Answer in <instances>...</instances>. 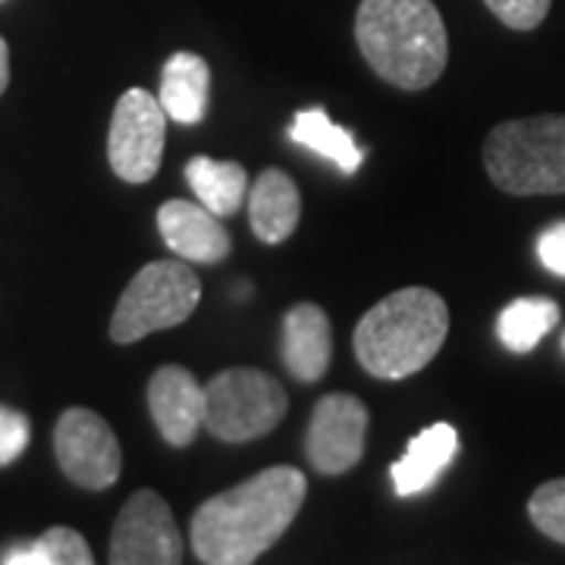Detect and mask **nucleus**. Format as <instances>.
Segmentation results:
<instances>
[{
  "label": "nucleus",
  "instance_id": "17",
  "mask_svg": "<svg viewBox=\"0 0 565 565\" xmlns=\"http://www.w3.org/2000/svg\"><path fill=\"white\" fill-rule=\"evenodd\" d=\"M185 182L195 192V199L221 221L233 217L248 195V173L243 163L214 161L207 154H199L185 163Z\"/></svg>",
  "mask_w": 565,
  "mask_h": 565
},
{
  "label": "nucleus",
  "instance_id": "20",
  "mask_svg": "<svg viewBox=\"0 0 565 565\" xmlns=\"http://www.w3.org/2000/svg\"><path fill=\"white\" fill-rule=\"evenodd\" d=\"M527 515L541 534L556 544H565V478L537 487L527 503Z\"/></svg>",
  "mask_w": 565,
  "mask_h": 565
},
{
  "label": "nucleus",
  "instance_id": "13",
  "mask_svg": "<svg viewBox=\"0 0 565 565\" xmlns=\"http://www.w3.org/2000/svg\"><path fill=\"white\" fill-rule=\"evenodd\" d=\"M333 355V330L323 308L311 302L296 305L282 318V362L302 384L321 381Z\"/></svg>",
  "mask_w": 565,
  "mask_h": 565
},
{
  "label": "nucleus",
  "instance_id": "10",
  "mask_svg": "<svg viewBox=\"0 0 565 565\" xmlns=\"http://www.w3.org/2000/svg\"><path fill=\"white\" fill-rule=\"evenodd\" d=\"M367 408L349 393H330L315 405L308 424V459L321 475H343L362 462Z\"/></svg>",
  "mask_w": 565,
  "mask_h": 565
},
{
  "label": "nucleus",
  "instance_id": "5",
  "mask_svg": "<svg viewBox=\"0 0 565 565\" xmlns=\"http://www.w3.org/2000/svg\"><path fill=\"white\" fill-rule=\"evenodd\" d=\"M202 302V282L182 258H167L141 267L126 286L110 318V340L139 343L148 333L180 327Z\"/></svg>",
  "mask_w": 565,
  "mask_h": 565
},
{
  "label": "nucleus",
  "instance_id": "9",
  "mask_svg": "<svg viewBox=\"0 0 565 565\" xmlns=\"http://www.w3.org/2000/svg\"><path fill=\"white\" fill-rule=\"evenodd\" d=\"M110 565H182V537L154 490L129 497L110 534Z\"/></svg>",
  "mask_w": 565,
  "mask_h": 565
},
{
  "label": "nucleus",
  "instance_id": "1",
  "mask_svg": "<svg viewBox=\"0 0 565 565\" xmlns=\"http://www.w3.org/2000/svg\"><path fill=\"white\" fill-rule=\"evenodd\" d=\"M305 475L264 468L245 484L211 497L192 515V550L204 565H252L286 534L305 503Z\"/></svg>",
  "mask_w": 565,
  "mask_h": 565
},
{
  "label": "nucleus",
  "instance_id": "25",
  "mask_svg": "<svg viewBox=\"0 0 565 565\" xmlns=\"http://www.w3.org/2000/svg\"><path fill=\"white\" fill-rule=\"evenodd\" d=\"M3 565H47V553H44L41 541L20 544V546H13V550H7Z\"/></svg>",
  "mask_w": 565,
  "mask_h": 565
},
{
  "label": "nucleus",
  "instance_id": "23",
  "mask_svg": "<svg viewBox=\"0 0 565 565\" xmlns=\"http://www.w3.org/2000/svg\"><path fill=\"white\" fill-rule=\"evenodd\" d=\"M29 437H32L29 418L17 408L0 405V465L17 462L29 446Z\"/></svg>",
  "mask_w": 565,
  "mask_h": 565
},
{
  "label": "nucleus",
  "instance_id": "2",
  "mask_svg": "<svg viewBox=\"0 0 565 565\" xmlns=\"http://www.w3.org/2000/svg\"><path fill=\"white\" fill-rule=\"evenodd\" d=\"M355 41L367 66L403 92H422L444 76L449 39L430 0H362Z\"/></svg>",
  "mask_w": 565,
  "mask_h": 565
},
{
  "label": "nucleus",
  "instance_id": "19",
  "mask_svg": "<svg viewBox=\"0 0 565 565\" xmlns=\"http://www.w3.org/2000/svg\"><path fill=\"white\" fill-rule=\"evenodd\" d=\"M556 323H559V305L546 296H525V299L505 305L500 321H497V333L509 352L525 355Z\"/></svg>",
  "mask_w": 565,
  "mask_h": 565
},
{
  "label": "nucleus",
  "instance_id": "11",
  "mask_svg": "<svg viewBox=\"0 0 565 565\" xmlns=\"http://www.w3.org/2000/svg\"><path fill=\"white\" fill-rule=\"evenodd\" d=\"M148 408L170 446H189L204 427V386L180 364H163L148 384Z\"/></svg>",
  "mask_w": 565,
  "mask_h": 565
},
{
  "label": "nucleus",
  "instance_id": "16",
  "mask_svg": "<svg viewBox=\"0 0 565 565\" xmlns=\"http://www.w3.org/2000/svg\"><path fill=\"white\" fill-rule=\"evenodd\" d=\"M207 95H211V70L199 54L180 51L163 63L161 73V102L167 120L195 126L207 114Z\"/></svg>",
  "mask_w": 565,
  "mask_h": 565
},
{
  "label": "nucleus",
  "instance_id": "26",
  "mask_svg": "<svg viewBox=\"0 0 565 565\" xmlns=\"http://www.w3.org/2000/svg\"><path fill=\"white\" fill-rule=\"evenodd\" d=\"M7 85H10V47L0 39V95L7 92Z\"/></svg>",
  "mask_w": 565,
  "mask_h": 565
},
{
  "label": "nucleus",
  "instance_id": "7",
  "mask_svg": "<svg viewBox=\"0 0 565 565\" xmlns=\"http://www.w3.org/2000/svg\"><path fill=\"white\" fill-rule=\"evenodd\" d=\"M163 141H167V114L161 102L145 92L129 88L114 107L107 161L122 182H151L161 170Z\"/></svg>",
  "mask_w": 565,
  "mask_h": 565
},
{
  "label": "nucleus",
  "instance_id": "3",
  "mask_svg": "<svg viewBox=\"0 0 565 565\" xmlns=\"http://www.w3.org/2000/svg\"><path fill=\"white\" fill-rule=\"evenodd\" d=\"M449 333V308L424 286L386 296L355 327V355L371 377L403 381L437 359Z\"/></svg>",
  "mask_w": 565,
  "mask_h": 565
},
{
  "label": "nucleus",
  "instance_id": "14",
  "mask_svg": "<svg viewBox=\"0 0 565 565\" xmlns=\"http://www.w3.org/2000/svg\"><path fill=\"white\" fill-rule=\"evenodd\" d=\"M248 217L255 236L267 245L286 243L302 217V195L299 185L282 170H264L248 192Z\"/></svg>",
  "mask_w": 565,
  "mask_h": 565
},
{
  "label": "nucleus",
  "instance_id": "24",
  "mask_svg": "<svg viewBox=\"0 0 565 565\" xmlns=\"http://www.w3.org/2000/svg\"><path fill=\"white\" fill-rule=\"evenodd\" d=\"M537 258L550 274L565 280V221L553 223L550 230H544V236L537 239Z\"/></svg>",
  "mask_w": 565,
  "mask_h": 565
},
{
  "label": "nucleus",
  "instance_id": "8",
  "mask_svg": "<svg viewBox=\"0 0 565 565\" xmlns=\"http://www.w3.org/2000/svg\"><path fill=\"white\" fill-rule=\"evenodd\" d=\"M54 452L63 475L85 490H107L117 484L122 452L117 434L92 408H66L54 427Z\"/></svg>",
  "mask_w": 565,
  "mask_h": 565
},
{
  "label": "nucleus",
  "instance_id": "12",
  "mask_svg": "<svg viewBox=\"0 0 565 565\" xmlns=\"http://www.w3.org/2000/svg\"><path fill=\"white\" fill-rule=\"evenodd\" d=\"M158 230L167 248L189 264H217L230 255V233L202 202H163Z\"/></svg>",
  "mask_w": 565,
  "mask_h": 565
},
{
  "label": "nucleus",
  "instance_id": "6",
  "mask_svg": "<svg viewBox=\"0 0 565 565\" xmlns=\"http://www.w3.org/2000/svg\"><path fill=\"white\" fill-rule=\"evenodd\" d=\"M282 386L258 367H230L204 384V427L223 444L270 434L286 415Z\"/></svg>",
  "mask_w": 565,
  "mask_h": 565
},
{
  "label": "nucleus",
  "instance_id": "22",
  "mask_svg": "<svg viewBox=\"0 0 565 565\" xmlns=\"http://www.w3.org/2000/svg\"><path fill=\"white\" fill-rule=\"evenodd\" d=\"M484 3L503 25L515 32H531L546 20L553 0H484Z\"/></svg>",
  "mask_w": 565,
  "mask_h": 565
},
{
  "label": "nucleus",
  "instance_id": "18",
  "mask_svg": "<svg viewBox=\"0 0 565 565\" xmlns=\"http://www.w3.org/2000/svg\"><path fill=\"white\" fill-rule=\"evenodd\" d=\"M289 139L308 148V151H315V154H321L327 161H333L337 170L345 177H352L364 161V151L359 148V141L352 139V132L330 120L323 107H311V110L296 114Z\"/></svg>",
  "mask_w": 565,
  "mask_h": 565
},
{
  "label": "nucleus",
  "instance_id": "15",
  "mask_svg": "<svg viewBox=\"0 0 565 565\" xmlns=\"http://www.w3.org/2000/svg\"><path fill=\"white\" fill-rule=\"evenodd\" d=\"M456 452H459V434L452 424L440 422L422 430L408 444L403 459L390 468L396 493L399 497H418L424 490H430L437 484V478L452 465Z\"/></svg>",
  "mask_w": 565,
  "mask_h": 565
},
{
  "label": "nucleus",
  "instance_id": "21",
  "mask_svg": "<svg viewBox=\"0 0 565 565\" xmlns=\"http://www.w3.org/2000/svg\"><path fill=\"white\" fill-rule=\"evenodd\" d=\"M39 541L47 553V565H95L85 537L73 527H51Z\"/></svg>",
  "mask_w": 565,
  "mask_h": 565
},
{
  "label": "nucleus",
  "instance_id": "4",
  "mask_svg": "<svg viewBox=\"0 0 565 565\" xmlns=\"http://www.w3.org/2000/svg\"><path fill=\"white\" fill-rule=\"evenodd\" d=\"M484 167L509 195H563L565 117H525L500 122L484 141Z\"/></svg>",
  "mask_w": 565,
  "mask_h": 565
}]
</instances>
